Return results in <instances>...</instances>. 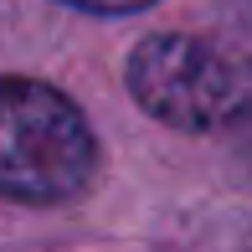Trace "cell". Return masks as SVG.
<instances>
[{
  "label": "cell",
  "mask_w": 252,
  "mask_h": 252,
  "mask_svg": "<svg viewBox=\"0 0 252 252\" xmlns=\"http://www.w3.org/2000/svg\"><path fill=\"white\" fill-rule=\"evenodd\" d=\"M129 93L170 129H226L252 119V57L201 36H144L129 57Z\"/></svg>",
  "instance_id": "obj_2"
},
{
  "label": "cell",
  "mask_w": 252,
  "mask_h": 252,
  "mask_svg": "<svg viewBox=\"0 0 252 252\" xmlns=\"http://www.w3.org/2000/svg\"><path fill=\"white\" fill-rule=\"evenodd\" d=\"M98 170V139L83 108L36 77H0V196L72 201Z\"/></svg>",
  "instance_id": "obj_1"
},
{
  "label": "cell",
  "mask_w": 252,
  "mask_h": 252,
  "mask_svg": "<svg viewBox=\"0 0 252 252\" xmlns=\"http://www.w3.org/2000/svg\"><path fill=\"white\" fill-rule=\"evenodd\" d=\"M67 5L98 10V16H129V10H144V5H155V0H67Z\"/></svg>",
  "instance_id": "obj_3"
}]
</instances>
